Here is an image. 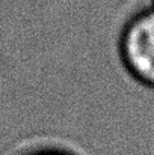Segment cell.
I'll list each match as a JSON object with an SVG mask.
<instances>
[{
    "label": "cell",
    "instance_id": "6da1fadb",
    "mask_svg": "<svg viewBox=\"0 0 154 155\" xmlns=\"http://www.w3.org/2000/svg\"><path fill=\"white\" fill-rule=\"evenodd\" d=\"M115 50L127 77L141 87L154 91V6L145 3L124 18Z\"/></svg>",
    "mask_w": 154,
    "mask_h": 155
},
{
    "label": "cell",
    "instance_id": "7a4b0ae2",
    "mask_svg": "<svg viewBox=\"0 0 154 155\" xmlns=\"http://www.w3.org/2000/svg\"><path fill=\"white\" fill-rule=\"evenodd\" d=\"M14 155H88L76 145L65 140H41L30 143Z\"/></svg>",
    "mask_w": 154,
    "mask_h": 155
},
{
    "label": "cell",
    "instance_id": "3957f363",
    "mask_svg": "<svg viewBox=\"0 0 154 155\" xmlns=\"http://www.w3.org/2000/svg\"><path fill=\"white\" fill-rule=\"evenodd\" d=\"M147 3H148V5H151V6H154V0H148Z\"/></svg>",
    "mask_w": 154,
    "mask_h": 155
}]
</instances>
